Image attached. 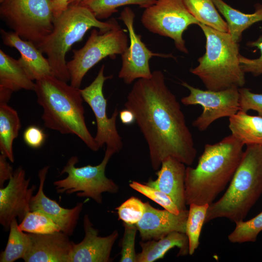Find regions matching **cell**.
Returning a JSON list of instances; mask_svg holds the SVG:
<instances>
[{
  "label": "cell",
  "mask_w": 262,
  "mask_h": 262,
  "mask_svg": "<svg viewBox=\"0 0 262 262\" xmlns=\"http://www.w3.org/2000/svg\"><path fill=\"white\" fill-rule=\"evenodd\" d=\"M30 182L25 171L19 166L14 171L6 187L0 188V223L6 230L13 219L18 218L21 221L31 211L30 203L36 186L29 188Z\"/></svg>",
  "instance_id": "14"
},
{
  "label": "cell",
  "mask_w": 262,
  "mask_h": 262,
  "mask_svg": "<svg viewBox=\"0 0 262 262\" xmlns=\"http://www.w3.org/2000/svg\"><path fill=\"white\" fill-rule=\"evenodd\" d=\"M115 153L106 149L101 162L97 165L76 166L79 162L77 156H72L64 166L60 174H67L65 179L56 180L53 185L58 194L67 195L76 193L79 197H89L98 204L102 202V194H115L119 191L118 186L105 175L106 165Z\"/></svg>",
  "instance_id": "8"
},
{
  "label": "cell",
  "mask_w": 262,
  "mask_h": 262,
  "mask_svg": "<svg viewBox=\"0 0 262 262\" xmlns=\"http://www.w3.org/2000/svg\"><path fill=\"white\" fill-rule=\"evenodd\" d=\"M235 228L228 236L232 243L255 242L259 233L262 231V212L253 218L235 223Z\"/></svg>",
  "instance_id": "31"
},
{
  "label": "cell",
  "mask_w": 262,
  "mask_h": 262,
  "mask_svg": "<svg viewBox=\"0 0 262 262\" xmlns=\"http://www.w3.org/2000/svg\"><path fill=\"white\" fill-rule=\"evenodd\" d=\"M0 34L5 45L19 52L20 57L18 61L31 80L35 81L44 76L53 75L47 58L33 43L21 38L13 31L1 29Z\"/></svg>",
  "instance_id": "20"
},
{
  "label": "cell",
  "mask_w": 262,
  "mask_h": 262,
  "mask_svg": "<svg viewBox=\"0 0 262 262\" xmlns=\"http://www.w3.org/2000/svg\"><path fill=\"white\" fill-rule=\"evenodd\" d=\"M209 205H189L186 224V234L188 239L189 254L192 255L197 248L202 226L205 223L207 211Z\"/></svg>",
  "instance_id": "29"
},
{
  "label": "cell",
  "mask_w": 262,
  "mask_h": 262,
  "mask_svg": "<svg viewBox=\"0 0 262 262\" xmlns=\"http://www.w3.org/2000/svg\"><path fill=\"white\" fill-rule=\"evenodd\" d=\"M7 157L0 155V187H4L5 181L9 180L12 177L14 171L10 164L7 161Z\"/></svg>",
  "instance_id": "38"
},
{
  "label": "cell",
  "mask_w": 262,
  "mask_h": 262,
  "mask_svg": "<svg viewBox=\"0 0 262 262\" xmlns=\"http://www.w3.org/2000/svg\"><path fill=\"white\" fill-rule=\"evenodd\" d=\"M18 225L16 218L10 224L7 243L4 250L0 253V262H14L23 259L29 247V234L21 230Z\"/></svg>",
  "instance_id": "27"
},
{
  "label": "cell",
  "mask_w": 262,
  "mask_h": 262,
  "mask_svg": "<svg viewBox=\"0 0 262 262\" xmlns=\"http://www.w3.org/2000/svg\"><path fill=\"white\" fill-rule=\"evenodd\" d=\"M262 195V145H246L227 191L209 205L205 223L222 217L234 223L244 220Z\"/></svg>",
  "instance_id": "4"
},
{
  "label": "cell",
  "mask_w": 262,
  "mask_h": 262,
  "mask_svg": "<svg viewBox=\"0 0 262 262\" xmlns=\"http://www.w3.org/2000/svg\"><path fill=\"white\" fill-rule=\"evenodd\" d=\"M156 0H83L80 5L88 8L98 19L106 18L117 11L120 6L134 4L146 8Z\"/></svg>",
  "instance_id": "28"
},
{
  "label": "cell",
  "mask_w": 262,
  "mask_h": 262,
  "mask_svg": "<svg viewBox=\"0 0 262 262\" xmlns=\"http://www.w3.org/2000/svg\"><path fill=\"white\" fill-rule=\"evenodd\" d=\"M20 127L17 112L7 103H0V151L11 163L15 160L13 142Z\"/></svg>",
  "instance_id": "25"
},
{
  "label": "cell",
  "mask_w": 262,
  "mask_h": 262,
  "mask_svg": "<svg viewBox=\"0 0 262 262\" xmlns=\"http://www.w3.org/2000/svg\"><path fill=\"white\" fill-rule=\"evenodd\" d=\"M205 36L206 51L198 58V65L190 72L200 78L208 90L220 91L245 84V73L239 62L238 43L229 33L198 25Z\"/></svg>",
  "instance_id": "6"
},
{
  "label": "cell",
  "mask_w": 262,
  "mask_h": 262,
  "mask_svg": "<svg viewBox=\"0 0 262 262\" xmlns=\"http://www.w3.org/2000/svg\"><path fill=\"white\" fill-rule=\"evenodd\" d=\"M119 26L114 18L100 21L83 5H69L55 16L52 32L36 47L47 56L53 75L67 82L70 75L66 55L72 45L81 41L91 28L106 32Z\"/></svg>",
  "instance_id": "5"
},
{
  "label": "cell",
  "mask_w": 262,
  "mask_h": 262,
  "mask_svg": "<svg viewBox=\"0 0 262 262\" xmlns=\"http://www.w3.org/2000/svg\"><path fill=\"white\" fill-rule=\"evenodd\" d=\"M18 226L21 230L30 233L48 234L61 231L49 217L37 211L28 212Z\"/></svg>",
  "instance_id": "30"
},
{
  "label": "cell",
  "mask_w": 262,
  "mask_h": 262,
  "mask_svg": "<svg viewBox=\"0 0 262 262\" xmlns=\"http://www.w3.org/2000/svg\"><path fill=\"white\" fill-rule=\"evenodd\" d=\"M23 138L25 143L30 147L37 148L41 147L46 139V134L38 126L32 125L24 131Z\"/></svg>",
  "instance_id": "37"
},
{
  "label": "cell",
  "mask_w": 262,
  "mask_h": 262,
  "mask_svg": "<svg viewBox=\"0 0 262 262\" xmlns=\"http://www.w3.org/2000/svg\"><path fill=\"white\" fill-rule=\"evenodd\" d=\"M247 45L257 48L260 50L261 55L258 58L251 59L240 54L241 67L245 73H250L255 76H258L262 74V36L254 41L249 42Z\"/></svg>",
  "instance_id": "36"
},
{
  "label": "cell",
  "mask_w": 262,
  "mask_h": 262,
  "mask_svg": "<svg viewBox=\"0 0 262 262\" xmlns=\"http://www.w3.org/2000/svg\"><path fill=\"white\" fill-rule=\"evenodd\" d=\"M229 128L231 134L244 145H262V117L239 111L229 117Z\"/></svg>",
  "instance_id": "24"
},
{
  "label": "cell",
  "mask_w": 262,
  "mask_h": 262,
  "mask_svg": "<svg viewBox=\"0 0 262 262\" xmlns=\"http://www.w3.org/2000/svg\"><path fill=\"white\" fill-rule=\"evenodd\" d=\"M54 1L57 8L62 11L66 8V0H53Z\"/></svg>",
  "instance_id": "40"
},
{
  "label": "cell",
  "mask_w": 262,
  "mask_h": 262,
  "mask_svg": "<svg viewBox=\"0 0 262 262\" xmlns=\"http://www.w3.org/2000/svg\"><path fill=\"white\" fill-rule=\"evenodd\" d=\"M135 14L129 7L121 12L119 19L128 29L130 45L121 55L122 66L118 77L127 84L132 83L139 79H148L151 77L149 61L152 57L174 58L169 54L153 52L149 49L137 34L134 27Z\"/></svg>",
  "instance_id": "13"
},
{
  "label": "cell",
  "mask_w": 262,
  "mask_h": 262,
  "mask_svg": "<svg viewBox=\"0 0 262 262\" xmlns=\"http://www.w3.org/2000/svg\"><path fill=\"white\" fill-rule=\"evenodd\" d=\"M146 210L141 219L136 224L143 241L158 240L173 231L186 232V224L189 210L178 214L165 209L152 207L145 202Z\"/></svg>",
  "instance_id": "15"
},
{
  "label": "cell",
  "mask_w": 262,
  "mask_h": 262,
  "mask_svg": "<svg viewBox=\"0 0 262 262\" xmlns=\"http://www.w3.org/2000/svg\"><path fill=\"white\" fill-rule=\"evenodd\" d=\"M53 0H0V16L13 32L36 46L49 35L60 13Z\"/></svg>",
  "instance_id": "7"
},
{
  "label": "cell",
  "mask_w": 262,
  "mask_h": 262,
  "mask_svg": "<svg viewBox=\"0 0 262 262\" xmlns=\"http://www.w3.org/2000/svg\"><path fill=\"white\" fill-rule=\"evenodd\" d=\"M83 226L84 237L79 243H73L69 262H110L112 249L118 236L117 231L107 236H98V230L94 228L87 214L84 216Z\"/></svg>",
  "instance_id": "16"
},
{
  "label": "cell",
  "mask_w": 262,
  "mask_h": 262,
  "mask_svg": "<svg viewBox=\"0 0 262 262\" xmlns=\"http://www.w3.org/2000/svg\"><path fill=\"white\" fill-rule=\"evenodd\" d=\"M124 233L121 241L120 262H136L137 254L135 249V241L137 231L136 225L123 222Z\"/></svg>",
  "instance_id": "34"
},
{
  "label": "cell",
  "mask_w": 262,
  "mask_h": 262,
  "mask_svg": "<svg viewBox=\"0 0 262 262\" xmlns=\"http://www.w3.org/2000/svg\"><path fill=\"white\" fill-rule=\"evenodd\" d=\"M35 82L29 77L18 60L0 49V88L13 93L21 89L33 90Z\"/></svg>",
  "instance_id": "23"
},
{
  "label": "cell",
  "mask_w": 262,
  "mask_h": 262,
  "mask_svg": "<svg viewBox=\"0 0 262 262\" xmlns=\"http://www.w3.org/2000/svg\"><path fill=\"white\" fill-rule=\"evenodd\" d=\"M132 189L144 195L157 203L164 209L176 214L180 211L171 197L163 192L152 188L147 184L132 181L130 184Z\"/></svg>",
  "instance_id": "32"
},
{
  "label": "cell",
  "mask_w": 262,
  "mask_h": 262,
  "mask_svg": "<svg viewBox=\"0 0 262 262\" xmlns=\"http://www.w3.org/2000/svg\"><path fill=\"white\" fill-rule=\"evenodd\" d=\"M119 117L122 123L125 125H131L135 121L133 112L126 108L119 112Z\"/></svg>",
  "instance_id": "39"
},
{
  "label": "cell",
  "mask_w": 262,
  "mask_h": 262,
  "mask_svg": "<svg viewBox=\"0 0 262 262\" xmlns=\"http://www.w3.org/2000/svg\"><path fill=\"white\" fill-rule=\"evenodd\" d=\"M141 22L149 32L171 38L176 48L187 54L183 32L199 22L188 11L183 0H156L143 13Z\"/></svg>",
  "instance_id": "10"
},
{
  "label": "cell",
  "mask_w": 262,
  "mask_h": 262,
  "mask_svg": "<svg viewBox=\"0 0 262 262\" xmlns=\"http://www.w3.org/2000/svg\"><path fill=\"white\" fill-rule=\"evenodd\" d=\"M142 248L137 254L136 262H153L162 259L168 250L176 246L179 250L178 255L189 254L188 239L185 233L173 231L158 240L140 242Z\"/></svg>",
  "instance_id": "21"
},
{
  "label": "cell",
  "mask_w": 262,
  "mask_h": 262,
  "mask_svg": "<svg viewBox=\"0 0 262 262\" xmlns=\"http://www.w3.org/2000/svg\"><path fill=\"white\" fill-rule=\"evenodd\" d=\"M185 170V164L173 157H168L162 162L156 172V180L150 179L146 184L169 196L180 211L186 210Z\"/></svg>",
  "instance_id": "19"
},
{
  "label": "cell",
  "mask_w": 262,
  "mask_h": 262,
  "mask_svg": "<svg viewBox=\"0 0 262 262\" xmlns=\"http://www.w3.org/2000/svg\"><path fill=\"white\" fill-rule=\"evenodd\" d=\"M29 247L25 262H69L73 242L62 231L48 234L28 233Z\"/></svg>",
  "instance_id": "17"
},
{
  "label": "cell",
  "mask_w": 262,
  "mask_h": 262,
  "mask_svg": "<svg viewBox=\"0 0 262 262\" xmlns=\"http://www.w3.org/2000/svg\"><path fill=\"white\" fill-rule=\"evenodd\" d=\"M124 106L135 115L147 144L153 170H159L168 157L188 166L193 163L197 151L192 134L161 71L155 70L150 78L136 81Z\"/></svg>",
  "instance_id": "1"
},
{
  "label": "cell",
  "mask_w": 262,
  "mask_h": 262,
  "mask_svg": "<svg viewBox=\"0 0 262 262\" xmlns=\"http://www.w3.org/2000/svg\"><path fill=\"white\" fill-rule=\"evenodd\" d=\"M216 8L224 16L228 27V33L233 40L239 43L243 32L255 23L262 21V4L255 5L253 13L246 14L231 7L223 0H213Z\"/></svg>",
  "instance_id": "22"
},
{
  "label": "cell",
  "mask_w": 262,
  "mask_h": 262,
  "mask_svg": "<svg viewBox=\"0 0 262 262\" xmlns=\"http://www.w3.org/2000/svg\"><path fill=\"white\" fill-rule=\"evenodd\" d=\"M188 11L199 22L217 31L228 33L226 22L213 0H183Z\"/></svg>",
  "instance_id": "26"
},
{
  "label": "cell",
  "mask_w": 262,
  "mask_h": 262,
  "mask_svg": "<svg viewBox=\"0 0 262 262\" xmlns=\"http://www.w3.org/2000/svg\"><path fill=\"white\" fill-rule=\"evenodd\" d=\"M244 146L231 134L205 145L196 166L186 167V205L213 202L232 178L242 160Z\"/></svg>",
  "instance_id": "2"
},
{
  "label": "cell",
  "mask_w": 262,
  "mask_h": 262,
  "mask_svg": "<svg viewBox=\"0 0 262 262\" xmlns=\"http://www.w3.org/2000/svg\"><path fill=\"white\" fill-rule=\"evenodd\" d=\"M49 167V166H45L38 172L39 188L37 193L31 198L30 210L40 211L47 215L60 227L62 231L70 236L73 234L77 226L83 203L79 202L72 208L66 209L46 196L43 188Z\"/></svg>",
  "instance_id": "18"
},
{
  "label": "cell",
  "mask_w": 262,
  "mask_h": 262,
  "mask_svg": "<svg viewBox=\"0 0 262 262\" xmlns=\"http://www.w3.org/2000/svg\"><path fill=\"white\" fill-rule=\"evenodd\" d=\"M34 91L43 108L41 117L46 128L77 135L91 150H99L86 125L80 89L52 75L36 80Z\"/></svg>",
  "instance_id": "3"
},
{
  "label": "cell",
  "mask_w": 262,
  "mask_h": 262,
  "mask_svg": "<svg viewBox=\"0 0 262 262\" xmlns=\"http://www.w3.org/2000/svg\"><path fill=\"white\" fill-rule=\"evenodd\" d=\"M239 111L246 113L250 110L256 111L262 117V94L252 93L246 88H239Z\"/></svg>",
  "instance_id": "35"
},
{
  "label": "cell",
  "mask_w": 262,
  "mask_h": 262,
  "mask_svg": "<svg viewBox=\"0 0 262 262\" xmlns=\"http://www.w3.org/2000/svg\"><path fill=\"white\" fill-rule=\"evenodd\" d=\"M104 68V65H102L91 83L84 89H80V91L83 100L89 105L96 119L97 131L94 137L96 143L99 148L105 144L107 149L115 153L122 148L123 142L116 126L117 109H115L111 117L107 115V99L103 95V87L105 81L113 76H105Z\"/></svg>",
  "instance_id": "12"
},
{
  "label": "cell",
  "mask_w": 262,
  "mask_h": 262,
  "mask_svg": "<svg viewBox=\"0 0 262 262\" xmlns=\"http://www.w3.org/2000/svg\"><path fill=\"white\" fill-rule=\"evenodd\" d=\"M128 45L126 31L120 26L106 32L93 29L83 47L74 49L72 59L67 62L70 85L80 89L83 77L92 67L106 57L114 59L121 55Z\"/></svg>",
  "instance_id": "9"
},
{
  "label": "cell",
  "mask_w": 262,
  "mask_h": 262,
  "mask_svg": "<svg viewBox=\"0 0 262 262\" xmlns=\"http://www.w3.org/2000/svg\"><path fill=\"white\" fill-rule=\"evenodd\" d=\"M119 219L123 222L136 225L142 218L146 210L145 202L131 196L116 208Z\"/></svg>",
  "instance_id": "33"
},
{
  "label": "cell",
  "mask_w": 262,
  "mask_h": 262,
  "mask_svg": "<svg viewBox=\"0 0 262 262\" xmlns=\"http://www.w3.org/2000/svg\"><path fill=\"white\" fill-rule=\"evenodd\" d=\"M181 85L190 91L188 96L181 98V103L185 105H199L203 107L201 114L192 123V125L200 131L206 130L219 118L230 117L239 111V92L237 87L213 91L203 90L186 82H183Z\"/></svg>",
  "instance_id": "11"
}]
</instances>
